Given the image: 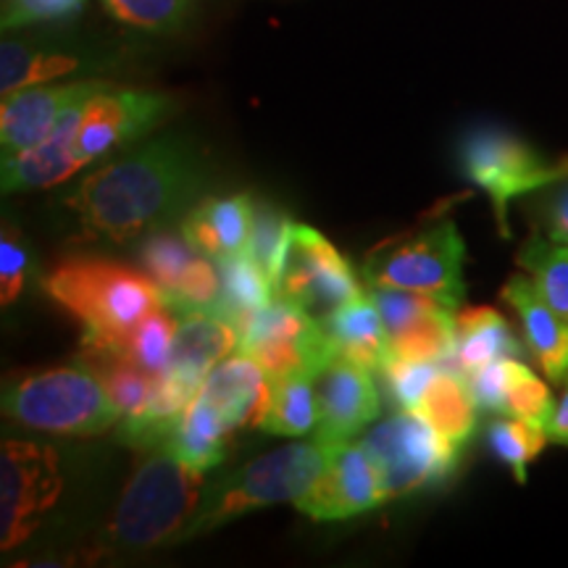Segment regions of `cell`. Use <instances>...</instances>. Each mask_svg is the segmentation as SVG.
Segmentation results:
<instances>
[{
  "mask_svg": "<svg viewBox=\"0 0 568 568\" xmlns=\"http://www.w3.org/2000/svg\"><path fill=\"white\" fill-rule=\"evenodd\" d=\"M197 395L209 400L232 429H264L274 379L251 355L237 351L211 368Z\"/></svg>",
  "mask_w": 568,
  "mask_h": 568,
  "instance_id": "cell-17",
  "label": "cell"
},
{
  "mask_svg": "<svg viewBox=\"0 0 568 568\" xmlns=\"http://www.w3.org/2000/svg\"><path fill=\"white\" fill-rule=\"evenodd\" d=\"M45 293L82 324V347H109L151 311L166 305L151 276L103 258H69L42 282Z\"/></svg>",
  "mask_w": 568,
  "mask_h": 568,
  "instance_id": "cell-2",
  "label": "cell"
},
{
  "mask_svg": "<svg viewBox=\"0 0 568 568\" xmlns=\"http://www.w3.org/2000/svg\"><path fill=\"white\" fill-rule=\"evenodd\" d=\"M387 500L382 474L364 445L343 443L308 493L293 506L314 521H339L372 510Z\"/></svg>",
  "mask_w": 568,
  "mask_h": 568,
  "instance_id": "cell-14",
  "label": "cell"
},
{
  "mask_svg": "<svg viewBox=\"0 0 568 568\" xmlns=\"http://www.w3.org/2000/svg\"><path fill=\"white\" fill-rule=\"evenodd\" d=\"M82 3L84 0H3V30L71 17L82 9Z\"/></svg>",
  "mask_w": 568,
  "mask_h": 568,
  "instance_id": "cell-40",
  "label": "cell"
},
{
  "mask_svg": "<svg viewBox=\"0 0 568 568\" xmlns=\"http://www.w3.org/2000/svg\"><path fill=\"white\" fill-rule=\"evenodd\" d=\"M88 103L74 105L61 116V122L40 145L30 151L3 159V193H24V190H42L67 182L88 161L77 153V130H80L82 111Z\"/></svg>",
  "mask_w": 568,
  "mask_h": 568,
  "instance_id": "cell-20",
  "label": "cell"
},
{
  "mask_svg": "<svg viewBox=\"0 0 568 568\" xmlns=\"http://www.w3.org/2000/svg\"><path fill=\"white\" fill-rule=\"evenodd\" d=\"M439 364H426V361H403V358H387V364L382 366L385 379L393 393V400L400 408L414 410L422 400L426 387L432 385V379L439 374Z\"/></svg>",
  "mask_w": 568,
  "mask_h": 568,
  "instance_id": "cell-38",
  "label": "cell"
},
{
  "mask_svg": "<svg viewBox=\"0 0 568 568\" xmlns=\"http://www.w3.org/2000/svg\"><path fill=\"white\" fill-rule=\"evenodd\" d=\"M219 280H222V297L216 311L240 324L247 314L264 308L274 301V284L245 253L216 261Z\"/></svg>",
  "mask_w": 568,
  "mask_h": 568,
  "instance_id": "cell-29",
  "label": "cell"
},
{
  "mask_svg": "<svg viewBox=\"0 0 568 568\" xmlns=\"http://www.w3.org/2000/svg\"><path fill=\"white\" fill-rule=\"evenodd\" d=\"M458 163L466 180L477 184L493 203L497 230L503 237H510V203L568 174V155L552 163L537 153L527 140L500 126H477L468 132L458 145Z\"/></svg>",
  "mask_w": 568,
  "mask_h": 568,
  "instance_id": "cell-7",
  "label": "cell"
},
{
  "mask_svg": "<svg viewBox=\"0 0 568 568\" xmlns=\"http://www.w3.org/2000/svg\"><path fill=\"white\" fill-rule=\"evenodd\" d=\"M253 224V201L247 195L211 197L182 219V234L197 253L213 261L245 253Z\"/></svg>",
  "mask_w": 568,
  "mask_h": 568,
  "instance_id": "cell-22",
  "label": "cell"
},
{
  "mask_svg": "<svg viewBox=\"0 0 568 568\" xmlns=\"http://www.w3.org/2000/svg\"><path fill=\"white\" fill-rule=\"evenodd\" d=\"M82 69V59L74 53L51 51L32 42L3 40L0 45V92H11L48 84Z\"/></svg>",
  "mask_w": 568,
  "mask_h": 568,
  "instance_id": "cell-28",
  "label": "cell"
},
{
  "mask_svg": "<svg viewBox=\"0 0 568 568\" xmlns=\"http://www.w3.org/2000/svg\"><path fill=\"white\" fill-rule=\"evenodd\" d=\"M429 422L439 435L464 447L477 429V400L466 376L456 368H439V374L426 387V393L414 408Z\"/></svg>",
  "mask_w": 568,
  "mask_h": 568,
  "instance_id": "cell-26",
  "label": "cell"
},
{
  "mask_svg": "<svg viewBox=\"0 0 568 568\" xmlns=\"http://www.w3.org/2000/svg\"><path fill=\"white\" fill-rule=\"evenodd\" d=\"M382 474L387 500L416 493L453 474L460 445L447 439L418 410L400 408L361 439Z\"/></svg>",
  "mask_w": 568,
  "mask_h": 568,
  "instance_id": "cell-9",
  "label": "cell"
},
{
  "mask_svg": "<svg viewBox=\"0 0 568 568\" xmlns=\"http://www.w3.org/2000/svg\"><path fill=\"white\" fill-rule=\"evenodd\" d=\"M103 3L124 24L151 32L174 30L187 9V0H103Z\"/></svg>",
  "mask_w": 568,
  "mask_h": 568,
  "instance_id": "cell-37",
  "label": "cell"
},
{
  "mask_svg": "<svg viewBox=\"0 0 568 568\" xmlns=\"http://www.w3.org/2000/svg\"><path fill=\"white\" fill-rule=\"evenodd\" d=\"M329 332L335 355L353 361V364L368 368V372H382L389 355V339L385 322H382L379 308L372 295L361 293L351 303L343 305L329 322L324 324Z\"/></svg>",
  "mask_w": 568,
  "mask_h": 568,
  "instance_id": "cell-23",
  "label": "cell"
},
{
  "mask_svg": "<svg viewBox=\"0 0 568 568\" xmlns=\"http://www.w3.org/2000/svg\"><path fill=\"white\" fill-rule=\"evenodd\" d=\"M203 474L174 456L166 443L148 447L113 510L109 537L132 550L184 539L203 500Z\"/></svg>",
  "mask_w": 568,
  "mask_h": 568,
  "instance_id": "cell-3",
  "label": "cell"
},
{
  "mask_svg": "<svg viewBox=\"0 0 568 568\" xmlns=\"http://www.w3.org/2000/svg\"><path fill=\"white\" fill-rule=\"evenodd\" d=\"M503 301L516 311L524 339L550 382L568 376V318L539 293L529 274H516L503 284Z\"/></svg>",
  "mask_w": 568,
  "mask_h": 568,
  "instance_id": "cell-19",
  "label": "cell"
},
{
  "mask_svg": "<svg viewBox=\"0 0 568 568\" xmlns=\"http://www.w3.org/2000/svg\"><path fill=\"white\" fill-rule=\"evenodd\" d=\"M479 410L548 426L556 403L548 385L518 358H500L464 374Z\"/></svg>",
  "mask_w": 568,
  "mask_h": 568,
  "instance_id": "cell-18",
  "label": "cell"
},
{
  "mask_svg": "<svg viewBox=\"0 0 568 568\" xmlns=\"http://www.w3.org/2000/svg\"><path fill=\"white\" fill-rule=\"evenodd\" d=\"M232 432L234 429L224 422V416L209 400L195 395L190 406L184 408L172 435L166 437V445L184 464L197 468V471H209L226 458Z\"/></svg>",
  "mask_w": 568,
  "mask_h": 568,
  "instance_id": "cell-25",
  "label": "cell"
},
{
  "mask_svg": "<svg viewBox=\"0 0 568 568\" xmlns=\"http://www.w3.org/2000/svg\"><path fill=\"white\" fill-rule=\"evenodd\" d=\"M316 376L297 374L274 379V395L264 429L282 437H303L316 429Z\"/></svg>",
  "mask_w": 568,
  "mask_h": 568,
  "instance_id": "cell-30",
  "label": "cell"
},
{
  "mask_svg": "<svg viewBox=\"0 0 568 568\" xmlns=\"http://www.w3.org/2000/svg\"><path fill=\"white\" fill-rule=\"evenodd\" d=\"M82 353H84V364H88L92 372L103 379V385L109 389L113 406H116L122 422H132V418H138L142 410L148 408V403H151V395L155 387L153 376H148L145 372H140V368L126 364V361L119 358V355H111L103 351H82Z\"/></svg>",
  "mask_w": 568,
  "mask_h": 568,
  "instance_id": "cell-32",
  "label": "cell"
},
{
  "mask_svg": "<svg viewBox=\"0 0 568 568\" xmlns=\"http://www.w3.org/2000/svg\"><path fill=\"white\" fill-rule=\"evenodd\" d=\"M201 184V155L163 138L84 176L67 205L92 237L126 243L187 209Z\"/></svg>",
  "mask_w": 568,
  "mask_h": 568,
  "instance_id": "cell-1",
  "label": "cell"
},
{
  "mask_svg": "<svg viewBox=\"0 0 568 568\" xmlns=\"http://www.w3.org/2000/svg\"><path fill=\"white\" fill-rule=\"evenodd\" d=\"M109 88L105 82H69V84H34L3 95L0 105V145L3 159L24 153L51 138L61 116L74 105L88 103L92 95Z\"/></svg>",
  "mask_w": 568,
  "mask_h": 568,
  "instance_id": "cell-15",
  "label": "cell"
},
{
  "mask_svg": "<svg viewBox=\"0 0 568 568\" xmlns=\"http://www.w3.org/2000/svg\"><path fill=\"white\" fill-rule=\"evenodd\" d=\"M521 209L531 230L545 234L552 243L568 245V174L521 197Z\"/></svg>",
  "mask_w": 568,
  "mask_h": 568,
  "instance_id": "cell-36",
  "label": "cell"
},
{
  "mask_svg": "<svg viewBox=\"0 0 568 568\" xmlns=\"http://www.w3.org/2000/svg\"><path fill=\"white\" fill-rule=\"evenodd\" d=\"M464 264L466 245L456 222L437 219L395 234L368 251L364 274L368 287L435 295L458 308L466 293Z\"/></svg>",
  "mask_w": 568,
  "mask_h": 568,
  "instance_id": "cell-6",
  "label": "cell"
},
{
  "mask_svg": "<svg viewBox=\"0 0 568 568\" xmlns=\"http://www.w3.org/2000/svg\"><path fill=\"white\" fill-rule=\"evenodd\" d=\"M290 230H293V222L282 209L264 201L253 203V224L251 234H247L245 255L272 280V284L276 268H280L284 245H287Z\"/></svg>",
  "mask_w": 568,
  "mask_h": 568,
  "instance_id": "cell-35",
  "label": "cell"
},
{
  "mask_svg": "<svg viewBox=\"0 0 568 568\" xmlns=\"http://www.w3.org/2000/svg\"><path fill=\"white\" fill-rule=\"evenodd\" d=\"M176 335V314L169 305H161L134 326L130 335L109 347H84V351H103L119 355L126 364L145 372L153 379H161L169 372Z\"/></svg>",
  "mask_w": 568,
  "mask_h": 568,
  "instance_id": "cell-27",
  "label": "cell"
},
{
  "mask_svg": "<svg viewBox=\"0 0 568 568\" xmlns=\"http://www.w3.org/2000/svg\"><path fill=\"white\" fill-rule=\"evenodd\" d=\"M316 408L314 437L326 445L347 443L379 414V393L372 372L335 355L316 376Z\"/></svg>",
  "mask_w": 568,
  "mask_h": 568,
  "instance_id": "cell-16",
  "label": "cell"
},
{
  "mask_svg": "<svg viewBox=\"0 0 568 568\" xmlns=\"http://www.w3.org/2000/svg\"><path fill=\"white\" fill-rule=\"evenodd\" d=\"M516 261L535 280L545 301L568 318V245L552 243L545 234L531 232L527 243L518 247Z\"/></svg>",
  "mask_w": 568,
  "mask_h": 568,
  "instance_id": "cell-31",
  "label": "cell"
},
{
  "mask_svg": "<svg viewBox=\"0 0 568 568\" xmlns=\"http://www.w3.org/2000/svg\"><path fill=\"white\" fill-rule=\"evenodd\" d=\"M339 445H326L314 437L308 443H295L245 464L216 485L205 487L197 514L184 531V539L209 535L232 518L251 510L295 503L308 493L311 485L322 477L332 453Z\"/></svg>",
  "mask_w": 568,
  "mask_h": 568,
  "instance_id": "cell-4",
  "label": "cell"
},
{
  "mask_svg": "<svg viewBox=\"0 0 568 568\" xmlns=\"http://www.w3.org/2000/svg\"><path fill=\"white\" fill-rule=\"evenodd\" d=\"M3 410L21 426L67 437L101 435L122 422L103 379L88 364L21 376L6 387Z\"/></svg>",
  "mask_w": 568,
  "mask_h": 568,
  "instance_id": "cell-5",
  "label": "cell"
},
{
  "mask_svg": "<svg viewBox=\"0 0 568 568\" xmlns=\"http://www.w3.org/2000/svg\"><path fill=\"white\" fill-rule=\"evenodd\" d=\"M548 437L550 443L556 445H568V382H566V393L560 397V403L552 410L550 422H548Z\"/></svg>",
  "mask_w": 568,
  "mask_h": 568,
  "instance_id": "cell-41",
  "label": "cell"
},
{
  "mask_svg": "<svg viewBox=\"0 0 568 568\" xmlns=\"http://www.w3.org/2000/svg\"><path fill=\"white\" fill-rule=\"evenodd\" d=\"M487 439L495 456L514 471L518 481H527L529 464L550 443L548 426L516 416H500L489 424Z\"/></svg>",
  "mask_w": 568,
  "mask_h": 568,
  "instance_id": "cell-33",
  "label": "cell"
},
{
  "mask_svg": "<svg viewBox=\"0 0 568 568\" xmlns=\"http://www.w3.org/2000/svg\"><path fill=\"white\" fill-rule=\"evenodd\" d=\"M176 314V311H174ZM240 347V329L222 311H180L169 374L180 376L190 387L201 389L203 379L219 361L230 358Z\"/></svg>",
  "mask_w": 568,
  "mask_h": 568,
  "instance_id": "cell-21",
  "label": "cell"
},
{
  "mask_svg": "<svg viewBox=\"0 0 568 568\" xmlns=\"http://www.w3.org/2000/svg\"><path fill=\"white\" fill-rule=\"evenodd\" d=\"M63 489L53 447L6 439L0 447V548L13 550L32 537Z\"/></svg>",
  "mask_w": 568,
  "mask_h": 568,
  "instance_id": "cell-11",
  "label": "cell"
},
{
  "mask_svg": "<svg viewBox=\"0 0 568 568\" xmlns=\"http://www.w3.org/2000/svg\"><path fill=\"white\" fill-rule=\"evenodd\" d=\"M172 113L174 101L169 95L151 90H113L109 84L84 105L77 130V153L88 163L103 159L113 148L148 138Z\"/></svg>",
  "mask_w": 568,
  "mask_h": 568,
  "instance_id": "cell-13",
  "label": "cell"
},
{
  "mask_svg": "<svg viewBox=\"0 0 568 568\" xmlns=\"http://www.w3.org/2000/svg\"><path fill=\"white\" fill-rule=\"evenodd\" d=\"M27 280V247L11 224H3L0 237V303L11 305L24 290Z\"/></svg>",
  "mask_w": 568,
  "mask_h": 568,
  "instance_id": "cell-39",
  "label": "cell"
},
{
  "mask_svg": "<svg viewBox=\"0 0 568 568\" xmlns=\"http://www.w3.org/2000/svg\"><path fill=\"white\" fill-rule=\"evenodd\" d=\"M372 301L385 322L389 355L387 358L426 361L453 368L456 353V305L435 295L410 293V290L372 287Z\"/></svg>",
  "mask_w": 568,
  "mask_h": 568,
  "instance_id": "cell-12",
  "label": "cell"
},
{
  "mask_svg": "<svg viewBox=\"0 0 568 568\" xmlns=\"http://www.w3.org/2000/svg\"><path fill=\"white\" fill-rule=\"evenodd\" d=\"M197 255L201 253L187 243V237L174 232H151L140 247V261L145 266V274L159 284L163 301L174 293L176 284L187 274V268L195 264Z\"/></svg>",
  "mask_w": 568,
  "mask_h": 568,
  "instance_id": "cell-34",
  "label": "cell"
},
{
  "mask_svg": "<svg viewBox=\"0 0 568 568\" xmlns=\"http://www.w3.org/2000/svg\"><path fill=\"white\" fill-rule=\"evenodd\" d=\"M361 293L364 290L337 247L322 232L293 224L274 274V301L293 305L314 322L326 324Z\"/></svg>",
  "mask_w": 568,
  "mask_h": 568,
  "instance_id": "cell-8",
  "label": "cell"
},
{
  "mask_svg": "<svg viewBox=\"0 0 568 568\" xmlns=\"http://www.w3.org/2000/svg\"><path fill=\"white\" fill-rule=\"evenodd\" d=\"M500 358H521V343L495 308H466L456 316L453 368L460 374Z\"/></svg>",
  "mask_w": 568,
  "mask_h": 568,
  "instance_id": "cell-24",
  "label": "cell"
},
{
  "mask_svg": "<svg viewBox=\"0 0 568 568\" xmlns=\"http://www.w3.org/2000/svg\"><path fill=\"white\" fill-rule=\"evenodd\" d=\"M237 329V351L264 366L272 379L297 374L318 376L335 358V345L324 324L282 301H272L264 308L247 314Z\"/></svg>",
  "mask_w": 568,
  "mask_h": 568,
  "instance_id": "cell-10",
  "label": "cell"
}]
</instances>
